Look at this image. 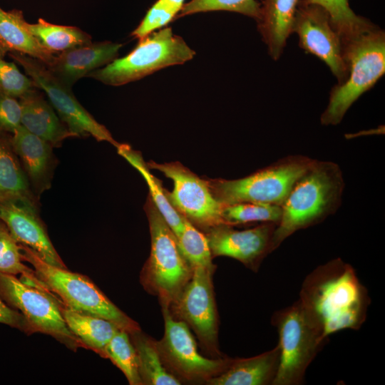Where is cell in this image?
<instances>
[{
	"instance_id": "4fadbf2b",
	"label": "cell",
	"mask_w": 385,
	"mask_h": 385,
	"mask_svg": "<svg viewBox=\"0 0 385 385\" xmlns=\"http://www.w3.org/2000/svg\"><path fill=\"white\" fill-rule=\"evenodd\" d=\"M292 31L299 37L300 48L322 61L337 78V83L345 81L348 69L342 39L322 7L300 0Z\"/></svg>"
},
{
	"instance_id": "1f68e13d",
	"label": "cell",
	"mask_w": 385,
	"mask_h": 385,
	"mask_svg": "<svg viewBox=\"0 0 385 385\" xmlns=\"http://www.w3.org/2000/svg\"><path fill=\"white\" fill-rule=\"evenodd\" d=\"M0 273L21 274V280L27 284H38L34 270L22 262L19 244L12 237L4 224L0 227Z\"/></svg>"
},
{
	"instance_id": "ba28073f",
	"label": "cell",
	"mask_w": 385,
	"mask_h": 385,
	"mask_svg": "<svg viewBox=\"0 0 385 385\" xmlns=\"http://www.w3.org/2000/svg\"><path fill=\"white\" fill-rule=\"evenodd\" d=\"M150 226L151 249L143 278L169 306L190 280L192 269L181 253L178 239L148 195L145 205Z\"/></svg>"
},
{
	"instance_id": "f35d334b",
	"label": "cell",
	"mask_w": 385,
	"mask_h": 385,
	"mask_svg": "<svg viewBox=\"0 0 385 385\" xmlns=\"http://www.w3.org/2000/svg\"><path fill=\"white\" fill-rule=\"evenodd\" d=\"M158 1L165 4L166 5L173 6L179 11H180L182 6L185 4V0H158Z\"/></svg>"
},
{
	"instance_id": "7a4b0ae2",
	"label": "cell",
	"mask_w": 385,
	"mask_h": 385,
	"mask_svg": "<svg viewBox=\"0 0 385 385\" xmlns=\"http://www.w3.org/2000/svg\"><path fill=\"white\" fill-rule=\"evenodd\" d=\"M344 189L339 165L315 159L282 205V215L273 235L272 250L295 232L319 224L334 214L341 205Z\"/></svg>"
},
{
	"instance_id": "44dd1931",
	"label": "cell",
	"mask_w": 385,
	"mask_h": 385,
	"mask_svg": "<svg viewBox=\"0 0 385 385\" xmlns=\"http://www.w3.org/2000/svg\"><path fill=\"white\" fill-rule=\"evenodd\" d=\"M279 365L277 344L259 355L232 359L229 366L206 381L211 385H273Z\"/></svg>"
},
{
	"instance_id": "5b68a950",
	"label": "cell",
	"mask_w": 385,
	"mask_h": 385,
	"mask_svg": "<svg viewBox=\"0 0 385 385\" xmlns=\"http://www.w3.org/2000/svg\"><path fill=\"white\" fill-rule=\"evenodd\" d=\"M314 160L302 155H288L242 178L205 181L222 205L255 202L282 206L295 183Z\"/></svg>"
},
{
	"instance_id": "52a82bcc",
	"label": "cell",
	"mask_w": 385,
	"mask_h": 385,
	"mask_svg": "<svg viewBox=\"0 0 385 385\" xmlns=\"http://www.w3.org/2000/svg\"><path fill=\"white\" fill-rule=\"evenodd\" d=\"M138 40L137 46L126 56L93 71L86 77L119 86L162 68L183 64L195 55L181 36L173 34L171 27L160 29Z\"/></svg>"
},
{
	"instance_id": "6da1fadb",
	"label": "cell",
	"mask_w": 385,
	"mask_h": 385,
	"mask_svg": "<svg viewBox=\"0 0 385 385\" xmlns=\"http://www.w3.org/2000/svg\"><path fill=\"white\" fill-rule=\"evenodd\" d=\"M298 299L327 339L340 331L359 329L371 304L354 268L339 257L307 275Z\"/></svg>"
},
{
	"instance_id": "ffe728a7",
	"label": "cell",
	"mask_w": 385,
	"mask_h": 385,
	"mask_svg": "<svg viewBox=\"0 0 385 385\" xmlns=\"http://www.w3.org/2000/svg\"><path fill=\"white\" fill-rule=\"evenodd\" d=\"M21 125L30 133L46 140L52 146L73 135L61 120L53 108L35 88L21 98Z\"/></svg>"
},
{
	"instance_id": "9c48e42d",
	"label": "cell",
	"mask_w": 385,
	"mask_h": 385,
	"mask_svg": "<svg viewBox=\"0 0 385 385\" xmlns=\"http://www.w3.org/2000/svg\"><path fill=\"white\" fill-rule=\"evenodd\" d=\"M0 297L20 310L30 333L51 335L73 350L86 347L67 327L54 296L48 291L24 283L13 274L0 273Z\"/></svg>"
},
{
	"instance_id": "4dcf8cb0",
	"label": "cell",
	"mask_w": 385,
	"mask_h": 385,
	"mask_svg": "<svg viewBox=\"0 0 385 385\" xmlns=\"http://www.w3.org/2000/svg\"><path fill=\"white\" fill-rule=\"evenodd\" d=\"M177 239L180 250L192 269L196 267H215L205 235L186 218L183 231Z\"/></svg>"
},
{
	"instance_id": "2e32d148",
	"label": "cell",
	"mask_w": 385,
	"mask_h": 385,
	"mask_svg": "<svg viewBox=\"0 0 385 385\" xmlns=\"http://www.w3.org/2000/svg\"><path fill=\"white\" fill-rule=\"evenodd\" d=\"M0 221L19 244L30 247L47 263L66 268L37 215L36 205L1 202Z\"/></svg>"
},
{
	"instance_id": "9a60e30c",
	"label": "cell",
	"mask_w": 385,
	"mask_h": 385,
	"mask_svg": "<svg viewBox=\"0 0 385 385\" xmlns=\"http://www.w3.org/2000/svg\"><path fill=\"white\" fill-rule=\"evenodd\" d=\"M277 227L263 222L250 229L237 230L226 224L207 230L205 236L212 257L225 256L242 262L257 272L263 260L272 250V238Z\"/></svg>"
},
{
	"instance_id": "8992f818",
	"label": "cell",
	"mask_w": 385,
	"mask_h": 385,
	"mask_svg": "<svg viewBox=\"0 0 385 385\" xmlns=\"http://www.w3.org/2000/svg\"><path fill=\"white\" fill-rule=\"evenodd\" d=\"M271 322L278 333L279 349L273 385H302L309 366L328 339L299 299L275 311Z\"/></svg>"
},
{
	"instance_id": "836d02e7",
	"label": "cell",
	"mask_w": 385,
	"mask_h": 385,
	"mask_svg": "<svg viewBox=\"0 0 385 385\" xmlns=\"http://www.w3.org/2000/svg\"><path fill=\"white\" fill-rule=\"evenodd\" d=\"M6 53L0 46V93L19 98L36 87L30 77L21 73L14 63L5 60Z\"/></svg>"
},
{
	"instance_id": "484cf974",
	"label": "cell",
	"mask_w": 385,
	"mask_h": 385,
	"mask_svg": "<svg viewBox=\"0 0 385 385\" xmlns=\"http://www.w3.org/2000/svg\"><path fill=\"white\" fill-rule=\"evenodd\" d=\"M116 148L118 153L142 174L148 185L150 196L176 237H178L183 229L185 217L168 200L161 181L150 173L139 152L133 150L126 144L120 143Z\"/></svg>"
},
{
	"instance_id": "5bb4252c",
	"label": "cell",
	"mask_w": 385,
	"mask_h": 385,
	"mask_svg": "<svg viewBox=\"0 0 385 385\" xmlns=\"http://www.w3.org/2000/svg\"><path fill=\"white\" fill-rule=\"evenodd\" d=\"M215 268H192L190 280L173 304L179 317L192 328L204 346L219 356L217 314L212 280Z\"/></svg>"
},
{
	"instance_id": "e0dca14e",
	"label": "cell",
	"mask_w": 385,
	"mask_h": 385,
	"mask_svg": "<svg viewBox=\"0 0 385 385\" xmlns=\"http://www.w3.org/2000/svg\"><path fill=\"white\" fill-rule=\"evenodd\" d=\"M122 46L108 41L91 42L56 54L46 66L62 83L71 88L81 78L116 59Z\"/></svg>"
},
{
	"instance_id": "e575fe53",
	"label": "cell",
	"mask_w": 385,
	"mask_h": 385,
	"mask_svg": "<svg viewBox=\"0 0 385 385\" xmlns=\"http://www.w3.org/2000/svg\"><path fill=\"white\" fill-rule=\"evenodd\" d=\"M179 12L178 9L157 1L148 9L136 29L132 31L131 36L138 39L143 38L176 19Z\"/></svg>"
},
{
	"instance_id": "d590c367",
	"label": "cell",
	"mask_w": 385,
	"mask_h": 385,
	"mask_svg": "<svg viewBox=\"0 0 385 385\" xmlns=\"http://www.w3.org/2000/svg\"><path fill=\"white\" fill-rule=\"evenodd\" d=\"M21 107L18 98L0 93V133H11L21 125Z\"/></svg>"
},
{
	"instance_id": "f1b7e54d",
	"label": "cell",
	"mask_w": 385,
	"mask_h": 385,
	"mask_svg": "<svg viewBox=\"0 0 385 385\" xmlns=\"http://www.w3.org/2000/svg\"><path fill=\"white\" fill-rule=\"evenodd\" d=\"M100 355L110 359L122 371L130 384H143L139 372L137 353L128 332L118 330Z\"/></svg>"
},
{
	"instance_id": "ab89813d",
	"label": "cell",
	"mask_w": 385,
	"mask_h": 385,
	"mask_svg": "<svg viewBox=\"0 0 385 385\" xmlns=\"http://www.w3.org/2000/svg\"><path fill=\"white\" fill-rule=\"evenodd\" d=\"M1 225H2V223H1V222H0V227H1Z\"/></svg>"
},
{
	"instance_id": "3957f363",
	"label": "cell",
	"mask_w": 385,
	"mask_h": 385,
	"mask_svg": "<svg viewBox=\"0 0 385 385\" xmlns=\"http://www.w3.org/2000/svg\"><path fill=\"white\" fill-rule=\"evenodd\" d=\"M348 75L331 89L320 116L322 125H337L354 103L370 90L385 73V32L376 25L343 46Z\"/></svg>"
},
{
	"instance_id": "83f0119b",
	"label": "cell",
	"mask_w": 385,
	"mask_h": 385,
	"mask_svg": "<svg viewBox=\"0 0 385 385\" xmlns=\"http://www.w3.org/2000/svg\"><path fill=\"white\" fill-rule=\"evenodd\" d=\"M322 7L339 34L343 46L376 26L369 19L357 15L349 6V0H304Z\"/></svg>"
},
{
	"instance_id": "d4e9b609",
	"label": "cell",
	"mask_w": 385,
	"mask_h": 385,
	"mask_svg": "<svg viewBox=\"0 0 385 385\" xmlns=\"http://www.w3.org/2000/svg\"><path fill=\"white\" fill-rule=\"evenodd\" d=\"M23 24L43 48L55 55L91 42V36L76 26L54 24L43 19L35 24L24 20Z\"/></svg>"
},
{
	"instance_id": "277c9868",
	"label": "cell",
	"mask_w": 385,
	"mask_h": 385,
	"mask_svg": "<svg viewBox=\"0 0 385 385\" xmlns=\"http://www.w3.org/2000/svg\"><path fill=\"white\" fill-rule=\"evenodd\" d=\"M19 247L22 260L33 266L41 289L56 296L66 307L109 320L129 334L140 330L88 277L47 263L26 245Z\"/></svg>"
},
{
	"instance_id": "8d00e7d4",
	"label": "cell",
	"mask_w": 385,
	"mask_h": 385,
	"mask_svg": "<svg viewBox=\"0 0 385 385\" xmlns=\"http://www.w3.org/2000/svg\"><path fill=\"white\" fill-rule=\"evenodd\" d=\"M0 323L29 332L28 324L24 316L19 312L8 307L0 297ZM30 333V332H29Z\"/></svg>"
},
{
	"instance_id": "30bf717a",
	"label": "cell",
	"mask_w": 385,
	"mask_h": 385,
	"mask_svg": "<svg viewBox=\"0 0 385 385\" xmlns=\"http://www.w3.org/2000/svg\"><path fill=\"white\" fill-rule=\"evenodd\" d=\"M39 90L43 91L58 117L73 136L91 135L98 141L119 145L108 130L99 123L76 98L71 88L56 78L41 61L27 55L9 52Z\"/></svg>"
},
{
	"instance_id": "f546056e",
	"label": "cell",
	"mask_w": 385,
	"mask_h": 385,
	"mask_svg": "<svg viewBox=\"0 0 385 385\" xmlns=\"http://www.w3.org/2000/svg\"><path fill=\"white\" fill-rule=\"evenodd\" d=\"M282 215L280 205L242 202L222 205V217L225 224L232 226L257 222H273L279 224Z\"/></svg>"
},
{
	"instance_id": "4316f807",
	"label": "cell",
	"mask_w": 385,
	"mask_h": 385,
	"mask_svg": "<svg viewBox=\"0 0 385 385\" xmlns=\"http://www.w3.org/2000/svg\"><path fill=\"white\" fill-rule=\"evenodd\" d=\"M138 359L143 384L180 385V380L164 366L157 344L140 331L129 334Z\"/></svg>"
},
{
	"instance_id": "7c38bea8",
	"label": "cell",
	"mask_w": 385,
	"mask_h": 385,
	"mask_svg": "<svg viewBox=\"0 0 385 385\" xmlns=\"http://www.w3.org/2000/svg\"><path fill=\"white\" fill-rule=\"evenodd\" d=\"M163 307L165 333L156 344L162 360L172 369L186 379L206 381L229 366L232 359H208L201 355L188 324L175 319L168 305Z\"/></svg>"
},
{
	"instance_id": "8fae6325",
	"label": "cell",
	"mask_w": 385,
	"mask_h": 385,
	"mask_svg": "<svg viewBox=\"0 0 385 385\" xmlns=\"http://www.w3.org/2000/svg\"><path fill=\"white\" fill-rule=\"evenodd\" d=\"M147 165L173 180L174 188L171 192L165 189V196L175 210L193 225L207 230L225 224L222 205L214 197L205 180L177 161L157 163L151 160Z\"/></svg>"
},
{
	"instance_id": "ac0fdd59",
	"label": "cell",
	"mask_w": 385,
	"mask_h": 385,
	"mask_svg": "<svg viewBox=\"0 0 385 385\" xmlns=\"http://www.w3.org/2000/svg\"><path fill=\"white\" fill-rule=\"evenodd\" d=\"M10 139L36 193L49 188L54 160L52 145L20 125Z\"/></svg>"
},
{
	"instance_id": "74e56055",
	"label": "cell",
	"mask_w": 385,
	"mask_h": 385,
	"mask_svg": "<svg viewBox=\"0 0 385 385\" xmlns=\"http://www.w3.org/2000/svg\"><path fill=\"white\" fill-rule=\"evenodd\" d=\"M369 133V134H376V133H379V134H381L382 133H384V126H380L378 128L376 129H371V130H366V131H361L360 133H354V134H348V135H346V138L348 139L349 138H356V137H358V136H362V135H365L366 133Z\"/></svg>"
},
{
	"instance_id": "d6a6232c",
	"label": "cell",
	"mask_w": 385,
	"mask_h": 385,
	"mask_svg": "<svg viewBox=\"0 0 385 385\" xmlns=\"http://www.w3.org/2000/svg\"><path fill=\"white\" fill-rule=\"evenodd\" d=\"M215 11L235 12L257 21L260 16V3L256 0H190L183 4L177 19Z\"/></svg>"
},
{
	"instance_id": "603a6c76",
	"label": "cell",
	"mask_w": 385,
	"mask_h": 385,
	"mask_svg": "<svg viewBox=\"0 0 385 385\" xmlns=\"http://www.w3.org/2000/svg\"><path fill=\"white\" fill-rule=\"evenodd\" d=\"M70 331L85 345L99 354L120 329L106 319L66 307L53 295Z\"/></svg>"
},
{
	"instance_id": "cb8c5ba5",
	"label": "cell",
	"mask_w": 385,
	"mask_h": 385,
	"mask_svg": "<svg viewBox=\"0 0 385 385\" xmlns=\"http://www.w3.org/2000/svg\"><path fill=\"white\" fill-rule=\"evenodd\" d=\"M0 133V202L35 205L28 178L14 155L10 140Z\"/></svg>"
},
{
	"instance_id": "7402d4cb",
	"label": "cell",
	"mask_w": 385,
	"mask_h": 385,
	"mask_svg": "<svg viewBox=\"0 0 385 385\" xmlns=\"http://www.w3.org/2000/svg\"><path fill=\"white\" fill-rule=\"evenodd\" d=\"M24 20L21 11H6L0 6V46L7 53H23L48 65L55 54L43 48L26 29Z\"/></svg>"
},
{
	"instance_id": "d6986e66",
	"label": "cell",
	"mask_w": 385,
	"mask_h": 385,
	"mask_svg": "<svg viewBox=\"0 0 385 385\" xmlns=\"http://www.w3.org/2000/svg\"><path fill=\"white\" fill-rule=\"evenodd\" d=\"M300 0H262L256 21L257 30L267 46L268 54L277 61L293 33L296 11Z\"/></svg>"
}]
</instances>
